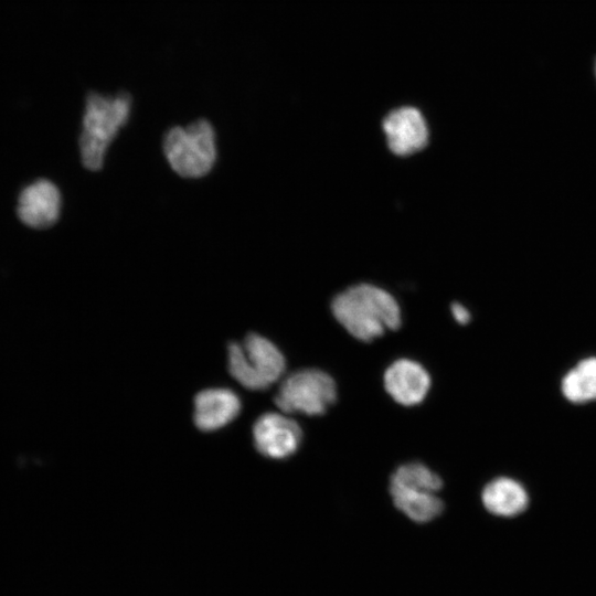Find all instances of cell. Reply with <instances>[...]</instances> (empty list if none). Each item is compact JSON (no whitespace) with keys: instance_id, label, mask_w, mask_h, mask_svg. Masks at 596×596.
<instances>
[{"instance_id":"1","label":"cell","mask_w":596,"mask_h":596,"mask_svg":"<svg viewBox=\"0 0 596 596\" xmlns=\"http://www.w3.org/2000/svg\"><path fill=\"white\" fill-rule=\"evenodd\" d=\"M336 320L355 339L371 342L402 323L401 308L386 290L359 284L338 294L331 302Z\"/></svg>"},{"instance_id":"2","label":"cell","mask_w":596,"mask_h":596,"mask_svg":"<svg viewBox=\"0 0 596 596\" xmlns=\"http://www.w3.org/2000/svg\"><path fill=\"white\" fill-rule=\"evenodd\" d=\"M131 103L127 92L87 94L79 136L81 159L85 168L97 171L103 167L108 146L129 118Z\"/></svg>"},{"instance_id":"3","label":"cell","mask_w":596,"mask_h":596,"mask_svg":"<svg viewBox=\"0 0 596 596\" xmlns=\"http://www.w3.org/2000/svg\"><path fill=\"white\" fill-rule=\"evenodd\" d=\"M441 478L426 465L413 461L397 467L390 478V494L397 510L416 523H427L444 511L437 496Z\"/></svg>"},{"instance_id":"4","label":"cell","mask_w":596,"mask_h":596,"mask_svg":"<svg viewBox=\"0 0 596 596\" xmlns=\"http://www.w3.org/2000/svg\"><path fill=\"white\" fill-rule=\"evenodd\" d=\"M228 371L247 390H266L286 371V359L267 338L248 333L242 342L227 347Z\"/></svg>"},{"instance_id":"5","label":"cell","mask_w":596,"mask_h":596,"mask_svg":"<svg viewBox=\"0 0 596 596\" xmlns=\"http://www.w3.org/2000/svg\"><path fill=\"white\" fill-rule=\"evenodd\" d=\"M163 152L170 167L183 178L207 174L216 160L215 131L206 119L170 128L163 137Z\"/></svg>"},{"instance_id":"6","label":"cell","mask_w":596,"mask_h":596,"mask_svg":"<svg viewBox=\"0 0 596 596\" xmlns=\"http://www.w3.org/2000/svg\"><path fill=\"white\" fill-rule=\"evenodd\" d=\"M337 398V384L330 374L318 369H302L280 382L274 401L286 414L321 416Z\"/></svg>"},{"instance_id":"7","label":"cell","mask_w":596,"mask_h":596,"mask_svg":"<svg viewBox=\"0 0 596 596\" xmlns=\"http://www.w3.org/2000/svg\"><path fill=\"white\" fill-rule=\"evenodd\" d=\"M257 451L270 459H287L301 446L304 434L296 421L279 413L260 415L253 426Z\"/></svg>"},{"instance_id":"8","label":"cell","mask_w":596,"mask_h":596,"mask_svg":"<svg viewBox=\"0 0 596 596\" xmlns=\"http://www.w3.org/2000/svg\"><path fill=\"white\" fill-rule=\"evenodd\" d=\"M382 126L390 150L397 156H409L428 142L426 120L415 107L403 106L390 111Z\"/></svg>"},{"instance_id":"9","label":"cell","mask_w":596,"mask_h":596,"mask_svg":"<svg viewBox=\"0 0 596 596\" xmlns=\"http://www.w3.org/2000/svg\"><path fill=\"white\" fill-rule=\"evenodd\" d=\"M384 389L400 405L416 406L427 396L432 379L427 370L411 359L394 361L384 373Z\"/></svg>"},{"instance_id":"10","label":"cell","mask_w":596,"mask_h":596,"mask_svg":"<svg viewBox=\"0 0 596 596\" xmlns=\"http://www.w3.org/2000/svg\"><path fill=\"white\" fill-rule=\"evenodd\" d=\"M61 211V193L46 179L25 187L19 195L17 213L20 221L32 228H47L56 223Z\"/></svg>"},{"instance_id":"11","label":"cell","mask_w":596,"mask_h":596,"mask_svg":"<svg viewBox=\"0 0 596 596\" xmlns=\"http://www.w3.org/2000/svg\"><path fill=\"white\" fill-rule=\"evenodd\" d=\"M241 401L230 389H206L194 397L193 422L202 432H214L240 414Z\"/></svg>"},{"instance_id":"12","label":"cell","mask_w":596,"mask_h":596,"mask_svg":"<svg viewBox=\"0 0 596 596\" xmlns=\"http://www.w3.org/2000/svg\"><path fill=\"white\" fill-rule=\"evenodd\" d=\"M481 500L487 511L498 517L518 515L529 503L522 485L508 477L490 481L482 490Z\"/></svg>"},{"instance_id":"13","label":"cell","mask_w":596,"mask_h":596,"mask_svg":"<svg viewBox=\"0 0 596 596\" xmlns=\"http://www.w3.org/2000/svg\"><path fill=\"white\" fill-rule=\"evenodd\" d=\"M563 395L573 403L596 400V358L579 361L562 381Z\"/></svg>"},{"instance_id":"14","label":"cell","mask_w":596,"mask_h":596,"mask_svg":"<svg viewBox=\"0 0 596 596\" xmlns=\"http://www.w3.org/2000/svg\"><path fill=\"white\" fill-rule=\"evenodd\" d=\"M450 310L453 317L459 324H466L470 321V312L462 305L454 302Z\"/></svg>"},{"instance_id":"15","label":"cell","mask_w":596,"mask_h":596,"mask_svg":"<svg viewBox=\"0 0 596 596\" xmlns=\"http://www.w3.org/2000/svg\"><path fill=\"white\" fill-rule=\"evenodd\" d=\"M594 71H595V77H596V61H595V68H594Z\"/></svg>"}]
</instances>
